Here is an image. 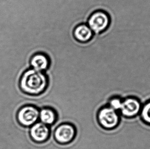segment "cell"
Segmentation results:
<instances>
[{"instance_id":"1","label":"cell","mask_w":150,"mask_h":149,"mask_svg":"<svg viewBox=\"0 0 150 149\" xmlns=\"http://www.w3.org/2000/svg\"><path fill=\"white\" fill-rule=\"evenodd\" d=\"M49 77L45 72L29 68L23 73L20 80V87L23 93L31 96H39L47 90Z\"/></svg>"},{"instance_id":"2","label":"cell","mask_w":150,"mask_h":149,"mask_svg":"<svg viewBox=\"0 0 150 149\" xmlns=\"http://www.w3.org/2000/svg\"><path fill=\"white\" fill-rule=\"evenodd\" d=\"M97 120L100 126L105 130H111L116 128L120 122L118 111L108 105L100 108L97 113Z\"/></svg>"},{"instance_id":"3","label":"cell","mask_w":150,"mask_h":149,"mask_svg":"<svg viewBox=\"0 0 150 149\" xmlns=\"http://www.w3.org/2000/svg\"><path fill=\"white\" fill-rule=\"evenodd\" d=\"M111 22L109 15L105 11L97 10L90 14L86 24L96 34H99L107 30Z\"/></svg>"},{"instance_id":"4","label":"cell","mask_w":150,"mask_h":149,"mask_svg":"<svg viewBox=\"0 0 150 149\" xmlns=\"http://www.w3.org/2000/svg\"><path fill=\"white\" fill-rule=\"evenodd\" d=\"M55 141L60 145H68L74 140L76 129L71 123H64L56 127L53 134Z\"/></svg>"},{"instance_id":"5","label":"cell","mask_w":150,"mask_h":149,"mask_svg":"<svg viewBox=\"0 0 150 149\" xmlns=\"http://www.w3.org/2000/svg\"><path fill=\"white\" fill-rule=\"evenodd\" d=\"M39 110L33 105H27L19 109L17 113L18 123L23 127H30L39 120Z\"/></svg>"},{"instance_id":"6","label":"cell","mask_w":150,"mask_h":149,"mask_svg":"<svg viewBox=\"0 0 150 149\" xmlns=\"http://www.w3.org/2000/svg\"><path fill=\"white\" fill-rule=\"evenodd\" d=\"M142 104L138 98L128 97L122 99L119 113L127 119H133L139 115Z\"/></svg>"},{"instance_id":"7","label":"cell","mask_w":150,"mask_h":149,"mask_svg":"<svg viewBox=\"0 0 150 149\" xmlns=\"http://www.w3.org/2000/svg\"><path fill=\"white\" fill-rule=\"evenodd\" d=\"M50 127L41 122H38L31 126L29 135L31 139L35 143H44L50 136Z\"/></svg>"},{"instance_id":"8","label":"cell","mask_w":150,"mask_h":149,"mask_svg":"<svg viewBox=\"0 0 150 149\" xmlns=\"http://www.w3.org/2000/svg\"><path fill=\"white\" fill-rule=\"evenodd\" d=\"M29 63L30 68L46 73L50 67L51 61L47 54L44 53L37 52L31 56Z\"/></svg>"},{"instance_id":"9","label":"cell","mask_w":150,"mask_h":149,"mask_svg":"<svg viewBox=\"0 0 150 149\" xmlns=\"http://www.w3.org/2000/svg\"><path fill=\"white\" fill-rule=\"evenodd\" d=\"M94 35V33L86 23L78 24L73 29V37L80 43L89 42L93 38Z\"/></svg>"},{"instance_id":"10","label":"cell","mask_w":150,"mask_h":149,"mask_svg":"<svg viewBox=\"0 0 150 149\" xmlns=\"http://www.w3.org/2000/svg\"><path fill=\"white\" fill-rule=\"evenodd\" d=\"M57 119V113L52 108L43 107L40 110L39 121L48 126L50 127L55 124Z\"/></svg>"},{"instance_id":"11","label":"cell","mask_w":150,"mask_h":149,"mask_svg":"<svg viewBox=\"0 0 150 149\" xmlns=\"http://www.w3.org/2000/svg\"><path fill=\"white\" fill-rule=\"evenodd\" d=\"M139 115L142 122L150 126V99L142 104Z\"/></svg>"},{"instance_id":"12","label":"cell","mask_w":150,"mask_h":149,"mask_svg":"<svg viewBox=\"0 0 150 149\" xmlns=\"http://www.w3.org/2000/svg\"><path fill=\"white\" fill-rule=\"evenodd\" d=\"M122 99L119 97H112L110 99L108 106L117 111H120L122 107Z\"/></svg>"}]
</instances>
